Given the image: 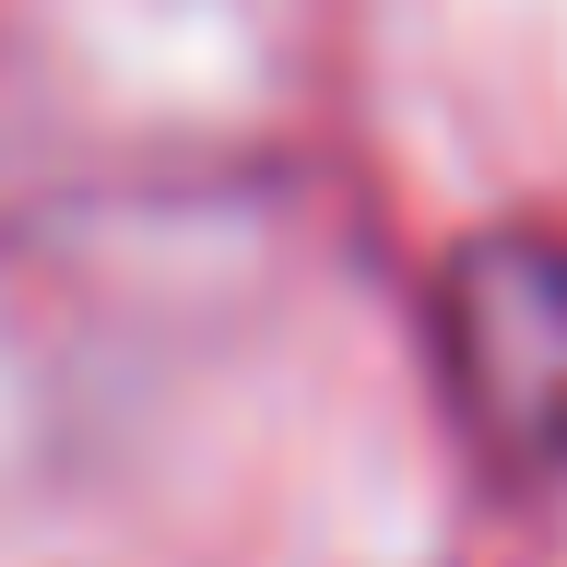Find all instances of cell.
<instances>
[{
	"mask_svg": "<svg viewBox=\"0 0 567 567\" xmlns=\"http://www.w3.org/2000/svg\"><path fill=\"white\" fill-rule=\"evenodd\" d=\"M437 343H450L461 425L508 473L567 485V237L496 225L437 284Z\"/></svg>",
	"mask_w": 567,
	"mask_h": 567,
	"instance_id": "6da1fadb",
	"label": "cell"
}]
</instances>
